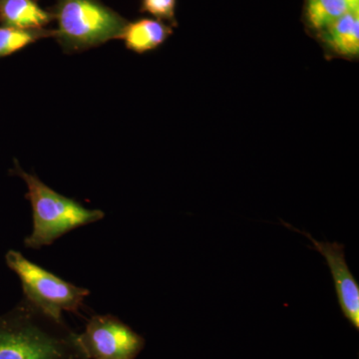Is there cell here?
I'll return each mask as SVG.
<instances>
[{
  "label": "cell",
  "instance_id": "3",
  "mask_svg": "<svg viewBox=\"0 0 359 359\" xmlns=\"http://www.w3.org/2000/svg\"><path fill=\"white\" fill-rule=\"evenodd\" d=\"M52 14L57 21L54 39L67 53L121 39L129 23L100 0H57Z\"/></svg>",
  "mask_w": 359,
  "mask_h": 359
},
{
  "label": "cell",
  "instance_id": "12",
  "mask_svg": "<svg viewBox=\"0 0 359 359\" xmlns=\"http://www.w3.org/2000/svg\"><path fill=\"white\" fill-rule=\"evenodd\" d=\"M176 0H142V11L155 16L156 20L169 21L176 23L175 20Z\"/></svg>",
  "mask_w": 359,
  "mask_h": 359
},
{
  "label": "cell",
  "instance_id": "7",
  "mask_svg": "<svg viewBox=\"0 0 359 359\" xmlns=\"http://www.w3.org/2000/svg\"><path fill=\"white\" fill-rule=\"evenodd\" d=\"M323 46L332 55L355 59L359 55V13H347L318 33Z\"/></svg>",
  "mask_w": 359,
  "mask_h": 359
},
{
  "label": "cell",
  "instance_id": "10",
  "mask_svg": "<svg viewBox=\"0 0 359 359\" xmlns=\"http://www.w3.org/2000/svg\"><path fill=\"white\" fill-rule=\"evenodd\" d=\"M349 13L344 0H306V25L316 34Z\"/></svg>",
  "mask_w": 359,
  "mask_h": 359
},
{
  "label": "cell",
  "instance_id": "9",
  "mask_svg": "<svg viewBox=\"0 0 359 359\" xmlns=\"http://www.w3.org/2000/svg\"><path fill=\"white\" fill-rule=\"evenodd\" d=\"M173 33L171 26L163 21L143 18L129 22L125 28L121 39L129 50L136 53L154 50L161 46Z\"/></svg>",
  "mask_w": 359,
  "mask_h": 359
},
{
  "label": "cell",
  "instance_id": "5",
  "mask_svg": "<svg viewBox=\"0 0 359 359\" xmlns=\"http://www.w3.org/2000/svg\"><path fill=\"white\" fill-rule=\"evenodd\" d=\"M78 341L89 359H136L146 346L141 334L113 314H95Z\"/></svg>",
  "mask_w": 359,
  "mask_h": 359
},
{
  "label": "cell",
  "instance_id": "1",
  "mask_svg": "<svg viewBox=\"0 0 359 359\" xmlns=\"http://www.w3.org/2000/svg\"><path fill=\"white\" fill-rule=\"evenodd\" d=\"M0 359H89L65 321L40 313L25 299L0 316Z\"/></svg>",
  "mask_w": 359,
  "mask_h": 359
},
{
  "label": "cell",
  "instance_id": "4",
  "mask_svg": "<svg viewBox=\"0 0 359 359\" xmlns=\"http://www.w3.org/2000/svg\"><path fill=\"white\" fill-rule=\"evenodd\" d=\"M7 266L18 276L23 297L40 313L56 321H65L63 313H78L90 290L54 275L23 256L20 250L6 252Z\"/></svg>",
  "mask_w": 359,
  "mask_h": 359
},
{
  "label": "cell",
  "instance_id": "8",
  "mask_svg": "<svg viewBox=\"0 0 359 359\" xmlns=\"http://www.w3.org/2000/svg\"><path fill=\"white\" fill-rule=\"evenodd\" d=\"M53 20V14L44 11L34 0H0L1 25L21 29H39Z\"/></svg>",
  "mask_w": 359,
  "mask_h": 359
},
{
  "label": "cell",
  "instance_id": "6",
  "mask_svg": "<svg viewBox=\"0 0 359 359\" xmlns=\"http://www.w3.org/2000/svg\"><path fill=\"white\" fill-rule=\"evenodd\" d=\"M290 230L297 231L313 243V249L325 257L332 280H334L337 302L344 318L356 330H359V283L346 263L344 245L337 242H318L311 233L297 230L290 224L282 222Z\"/></svg>",
  "mask_w": 359,
  "mask_h": 359
},
{
  "label": "cell",
  "instance_id": "13",
  "mask_svg": "<svg viewBox=\"0 0 359 359\" xmlns=\"http://www.w3.org/2000/svg\"><path fill=\"white\" fill-rule=\"evenodd\" d=\"M349 13H359V0H344Z\"/></svg>",
  "mask_w": 359,
  "mask_h": 359
},
{
  "label": "cell",
  "instance_id": "11",
  "mask_svg": "<svg viewBox=\"0 0 359 359\" xmlns=\"http://www.w3.org/2000/svg\"><path fill=\"white\" fill-rule=\"evenodd\" d=\"M54 29H21L11 26L0 25V59L7 57L15 52L22 50L28 45L39 40L53 37Z\"/></svg>",
  "mask_w": 359,
  "mask_h": 359
},
{
  "label": "cell",
  "instance_id": "2",
  "mask_svg": "<svg viewBox=\"0 0 359 359\" xmlns=\"http://www.w3.org/2000/svg\"><path fill=\"white\" fill-rule=\"evenodd\" d=\"M11 173L27 186L26 199L32 209V231L25 238L27 249L39 250L50 245L66 233L105 218L101 210L87 209L76 200L65 197L43 183L35 174L25 172L18 160Z\"/></svg>",
  "mask_w": 359,
  "mask_h": 359
}]
</instances>
